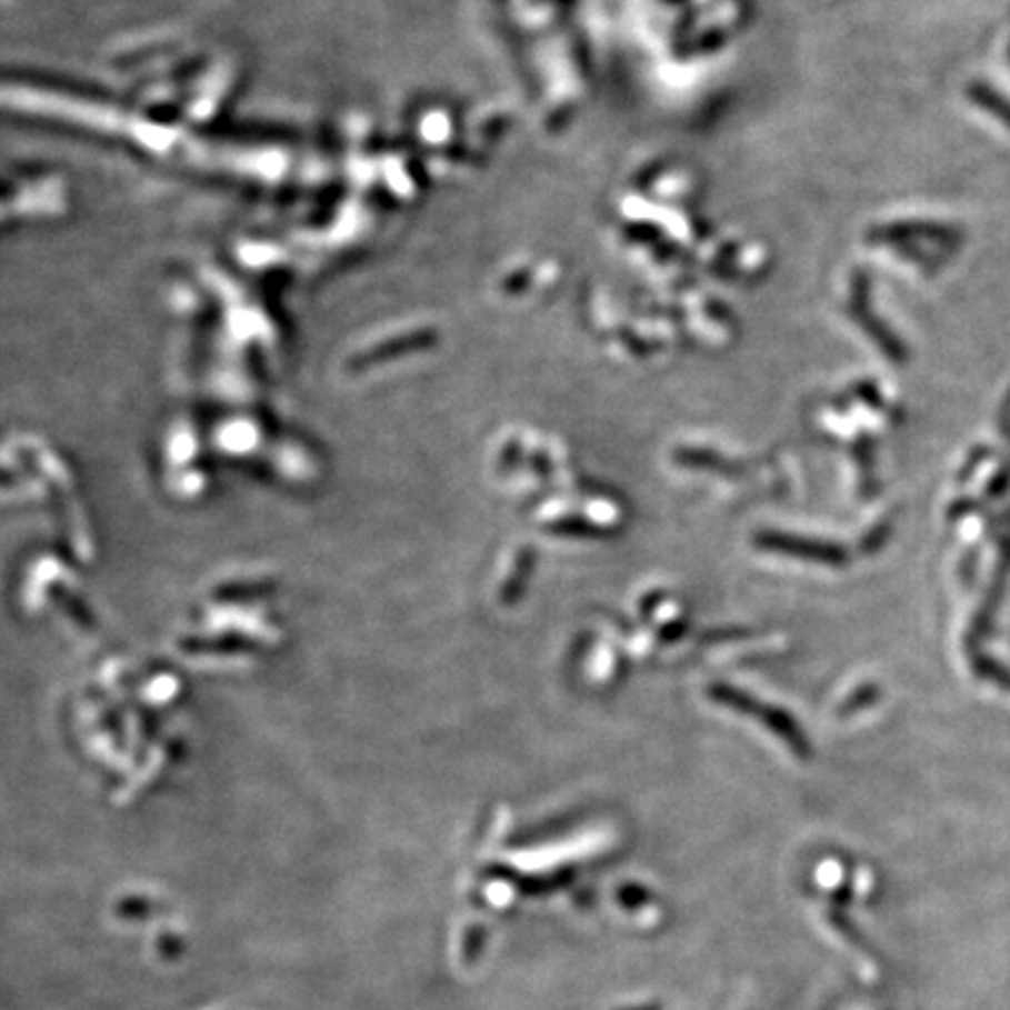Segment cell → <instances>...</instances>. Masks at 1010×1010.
Returning a JSON list of instances; mask_svg holds the SVG:
<instances>
[{
  "label": "cell",
  "instance_id": "6da1fadb",
  "mask_svg": "<svg viewBox=\"0 0 1010 1010\" xmlns=\"http://www.w3.org/2000/svg\"><path fill=\"white\" fill-rule=\"evenodd\" d=\"M709 698H713L716 702H721L726 707H732L737 711H742V713H749L753 718H758L760 723H766L770 726L777 734H781L783 739H789V742L796 747V751H802V742H800V737L796 732V726L789 721V716H783L779 713L777 709H770L766 704H760L758 700L749 698V694L744 692H739L734 688H728V686H713L709 688Z\"/></svg>",
  "mask_w": 1010,
  "mask_h": 1010
}]
</instances>
